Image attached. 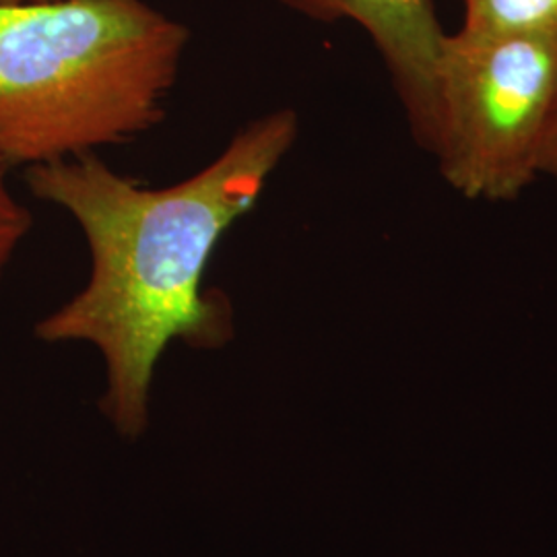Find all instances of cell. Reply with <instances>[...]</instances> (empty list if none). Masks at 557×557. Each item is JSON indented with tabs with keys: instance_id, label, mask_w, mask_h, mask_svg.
<instances>
[{
	"instance_id": "cell-6",
	"label": "cell",
	"mask_w": 557,
	"mask_h": 557,
	"mask_svg": "<svg viewBox=\"0 0 557 557\" xmlns=\"http://www.w3.org/2000/svg\"><path fill=\"white\" fill-rule=\"evenodd\" d=\"M9 172L11 168L0 158V283L34 225L32 213L9 186Z\"/></svg>"
},
{
	"instance_id": "cell-7",
	"label": "cell",
	"mask_w": 557,
	"mask_h": 557,
	"mask_svg": "<svg viewBox=\"0 0 557 557\" xmlns=\"http://www.w3.org/2000/svg\"><path fill=\"white\" fill-rule=\"evenodd\" d=\"M539 178L549 180L557 186V114L552 124L547 143H545V151H543L541 168H539Z\"/></svg>"
},
{
	"instance_id": "cell-4",
	"label": "cell",
	"mask_w": 557,
	"mask_h": 557,
	"mask_svg": "<svg viewBox=\"0 0 557 557\" xmlns=\"http://www.w3.org/2000/svg\"><path fill=\"white\" fill-rule=\"evenodd\" d=\"M319 23L349 21L374 44L397 91L409 131L428 153L436 131V83L448 32L434 0H277Z\"/></svg>"
},
{
	"instance_id": "cell-8",
	"label": "cell",
	"mask_w": 557,
	"mask_h": 557,
	"mask_svg": "<svg viewBox=\"0 0 557 557\" xmlns=\"http://www.w3.org/2000/svg\"><path fill=\"white\" fill-rule=\"evenodd\" d=\"M0 2H36V0H0Z\"/></svg>"
},
{
	"instance_id": "cell-2",
	"label": "cell",
	"mask_w": 557,
	"mask_h": 557,
	"mask_svg": "<svg viewBox=\"0 0 557 557\" xmlns=\"http://www.w3.org/2000/svg\"><path fill=\"white\" fill-rule=\"evenodd\" d=\"M188 41L147 0L0 2V158L27 170L160 126Z\"/></svg>"
},
{
	"instance_id": "cell-3",
	"label": "cell",
	"mask_w": 557,
	"mask_h": 557,
	"mask_svg": "<svg viewBox=\"0 0 557 557\" xmlns=\"http://www.w3.org/2000/svg\"><path fill=\"white\" fill-rule=\"evenodd\" d=\"M556 114L557 34H448L430 153L457 195L518 199L539 180Z\"/></svg>"
},
{
	"instance_id": "cell-1",
	"label": "cell",
	"mask_w": 557,
	"mask_h": 557,
	"mask_svg": "<svg viewBox=\"0 0 557 557\" xmlns=\"http://www.w3.org/2000/svg\"><path fill=\"white\" fill-rule=\"evenodd\" d=\"M298 133L296 110L267 112L244 124L209 165L163 188L122 176L98 153L25 170L36 199L79 223L91 262L87 283L36 324V337L85 343L100 354L98 407L120 438L147 434L156 372L172 343L209 351L234 338L232 304L205 287V275Z\"/></svg>"
},
{
	"instance_id": "cell-5",
	"label": "cell",
	"mask_w": 557,
	"mask_h": 557,
	"mask_svg": "<svg viewBox=\"0 0 557 557\" xmlns=\"http://www.w3.org/2000/svg\"><path fill=\"white\" fill-rule=\"evenodd\" d=\"M460 29L475 34H557V0H462Z\"/></svg>"
}]
</instances>
